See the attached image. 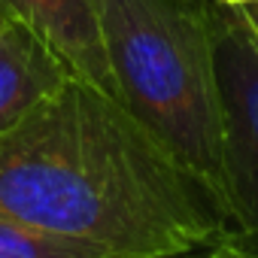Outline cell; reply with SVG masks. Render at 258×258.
<instances>
[{"mask_svg": "<svg viewBox=\"0 0 258 258\" xmlns=\"http://www.w3.org/2000/svg\"><path fill=\"white\" fill-rule=\"evenodd\" d=\"M243 16L249 19V25H252V28H255V34H258V4L246 7V10H243Z\"/></svg>", "mask_w": 258, "mask_h": 258, "instance_id": "obj_8", "label": "cell"}, {"mask_svg": "<svg viewBox=\"0 0 258 258\" xmlns=\"http://www.w3.org/2000/svg\"><path fill=\"white\" fill-rule=\"evenodd\" d=\"M216 4H225V7H234V10H246V7L258 4V0H216Z\"/></svg>", "mask_w": 258, "mask_h": 258, "instance_id": "obj_9", "label": "cell"}, {"mask_svg": "<svg viewBox=\"0 0 258 258\" xmlns=\"http://www.w3.org/2000/svg\"><path fill=\"white\" fill-rule=\"evenodd\" d=\"M67 79L70 67L25 25L0 19V134L16 127Z\"/></svg>", "mask_w": 258, "mask_h": 258, "instance_id": "obj_5", "label": "cell"}, {"mask_svg": "<svg viewBox=\"0 0 258 258\" xmlns=\"http://www.w3.org/2000/svg\"><path fill=\"white\" fill-rule=\"evenodd\" d=\"M100 19L121 106L222 207V106L207 0H100Z\"/></svg>", "mask_w": 258, "mask_h": 258, "instance_id": "obj_2", "label": "cell"}, {"mask_svg": "<svg viewBox=\"0 0 258 258\" xmlns=\"http://www.w3.org/2000/svg\"><path fill=\"white\" fill-rule=\"evenodd\" d=\"M0 219L118 258H167L231 231L121 100L79 76L0 134Z\"/></svg>", "mask_w": 258, "mask_h": 258, "instance_id": "obj_1", "label": "cell"}, {"mask_svg": "<svg viewBox=\"0 0 258 258\" xmlns=\"http://www.w3.org/2000/svg\"><path fill=\"white\" fill-rule=\"evenodd\" d=\"M0 258H118L100 246L61 240L0 219Z\"/></svg>", "mask_w": 258, "mask_h": 258, "instance_id": "obj_6", "label": "cell"}, {"mask_svg": "<svg viewBox=\"0 0 258 258\" xmlns=\"http://www.w3.org/2000/svg\"><path fill=\"white\" fill-rule=\"evenodd\" d=\"M167 258H258V243L240 237L237 231H225L195 249H185V252H176Z\"/></svg>", "mask_w": 258, "mask_h": 258, "instance_id": "obj_7", "label": "cell"}, {"mask_svg": "<svg viewBox=\"0 0 258 258\" xmlns=\"http://www.w3.org/2000/svg\"><path fill=\"white\" fill-rule=\"evenodd\" d=\"M0 19L25 25L70 67L73 76L118 100L106 61L100 0H0Z\"/></svg>", "mask_w": 258, "mask_h": 258, "instance_id": "obj_4", "label": "cell"}, {"mask_svg": "<svg viewBox=\"0 0 258 258\" xmlns=\"http://www.w3.org/2000/svg\"><path fill=\"white\" fill-rule=\"evenodd\" d=\"M222 106V207L258 243V34L243 10L207 0Z\"/></svg>", "mask_w": 258, "mask_h": 258, "instance_id": "obj_3", "label": "cell"}]
</instances>
